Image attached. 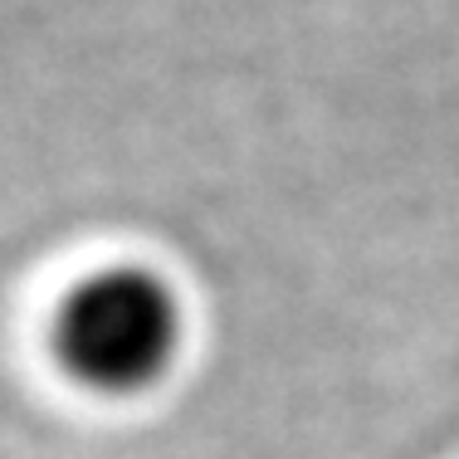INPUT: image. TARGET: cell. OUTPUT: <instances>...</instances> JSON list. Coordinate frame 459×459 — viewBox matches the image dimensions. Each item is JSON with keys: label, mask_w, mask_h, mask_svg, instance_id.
<instances>
[{"label": "cell", "mask_w": 459, "mask_h": 459, "mask_svg": "<svg viewBox=\"0 0 459 459\" xmlns=\"http://www.w3.org/2000/svg\"><path fill=\"white\" fill-rule=\"evenodd\" d=\"M186 308L157 269H93L64 293L54 313V357L98 396H142L181 357Z\"/></svg>", "instance_id": "1"}]
</instances>
